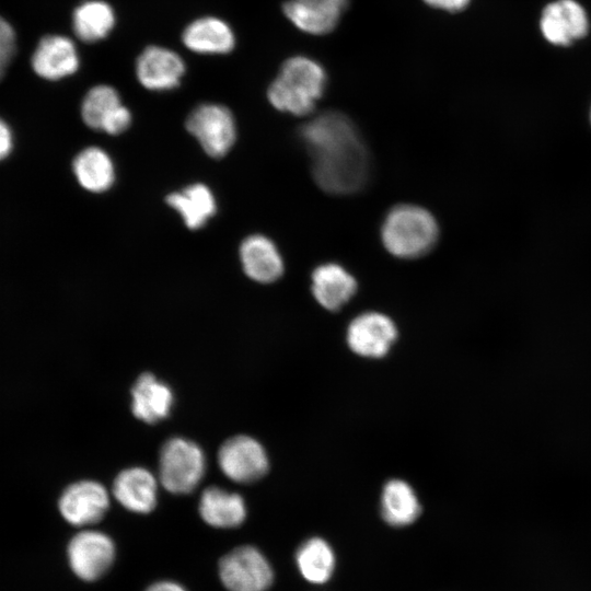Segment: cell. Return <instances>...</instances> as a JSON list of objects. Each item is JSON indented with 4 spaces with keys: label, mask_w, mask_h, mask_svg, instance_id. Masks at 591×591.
<instances>
[{
    "label": "cell",
    "mask_w": 591,
    "mask_h": 591,
    "mask_svg": "<svg viewBox=\"0 0 591 591\" xmlns=\"http://www.w3.org/2000/svg\"><path fill=\"white\" fill-rule=\"evenodd\" d=\"M301 139L312 160V173L327 193L346 195L367 182L370 162L354 123L338 112H325L302 126Z\"/></svg>",
    "instance_id": "obj_1"
},
{
    "label": "cell",
    "mask_w": 591,
    "mask_h": 591,
    "mask_svg": "<svg viewBox=\"0 0 591 591\" xmlns=\"http://www.w3.org/2000/svg\"><path fill=\"white\" fill-rule=\"evenodd\" d=\"M326 83L327 76L321 63L305 56H294L281 65L267 90V97L278 111L302 116L314 109Z\"/></svg>",
    "instance_id": "obj_2"
},
{
    "label": "cell",
    "mask_w": 591,
    "mask_h": 591,
    "mask_svg": "<svg viewBox=\"0 0 591 591\" xmlns=\"http://www.w3.org/2000/svg\"><path fill=\"white\" fill-rule=\"evenodd\" d=\"M385 248L399 258H416L427 254L438 239V224L426 209L414 205L393 208L382 224Z\"/></svg>",
    "instance_id": "obj_3"
},
{
    "label": "cell",
    "mask_w": 591,
    "mask_h": 591,
    "mask_svg": "<svg viewBox=\"0 0 591 591\" xmlns=\"http://www.w3.org/2000/svg\"><path fill=\"white\" fill-rule=\"evenodd\" d=\"M205 471V453L194 441L174 437L162 445L159 480L167 491L176 495L192 493L202 479Z\"/></svg>",
    "instance_id": "obj_4"
},
{
    "label": "cell",
    "mask_w": 591,
    "mask_h": 591,
    "mask_svg": "<svg viewBox=\"0 0 591 591\" xmlns=\"http://www.w3.org/2000/svg\"><path fill=\"white\" fill-rule=\"evenodd\" d=\"M219 578L229 591H268L274 570L256 547L242 545L225 554L219 561Z\"/></svg>",
    "instance_id": "obj_5"
},
{
    "label": "cell",
    "mask_w": 591,
    "mask_h": 591,
    "mask_svg": "<svg viewBox=\"0 0 591 591\" xmlns=\"http://www.w3.org/2000/svg\"><path fill=\"white\" fill-rule=\"evenodd\" d=\"M185 126L211 158L224 157L236 139L234 116L222 104L202 103L197 105L187 116Z\"/></svg>",
    "instance_id": "obj_6"
},
{
    "label": "cell",
    "mask_w": 591,
    "mask_h": 591,
    "mask_svg": "<svg viewBox=\"0 0 591 591\" xmlns=\"http://www.w3.org/2000/svg\"><path fill=\"white\" fill-rule=\"evenodd\" d=\"M67 556L73 573L84 581L102 578L112 567L116 547L106 533L97 530H82L69 541Z\"/></svg>",
    "instance_id": "obj_7"
},
{
    "label": "cell",
    "mask_w": 591,
    "mask_h": 591,
    "mask_svg": "<svg viewBox=\"0 0 591 591\" xmlns=\"http://www.w3.org/2000/svg\"><path fill=\"white\" fill-rule=\"evenodd\" d=\"M218 464L229 479L240 484L260 479L269 467L264 447L256 439L244 434L223 442L218 452Z\"/></svg>",
    "instance_id": "obj_8"
},
{
    "label": "cell",
    "mask_w": 591,
    "mask_h": 591,
    "mask_svg": "<svg viewBox=\"0 0 591 591\" xmlns=\"http://www.w3.org/2000/svg\"><path fill=\"white\" fill-rule=\"evenodd\" d=\"M109 507L107 489L99 482L83 479L68 485L59 496L58 510L66 522L84 528L101 521Z\"/></svg>",
    "instance_id": "obj_9"
},
{
    "label": "cell",
    "mask_w": 591,
    "mask_h": 591,
    "mask_svg": "<svg viewBox=\"0 0 591 591\" xmlns=\"http://www.w3.org/2000/svg\"><path fill=\"white\" fill-rule=\"evenodd\" d=\"M184 59L164 46H147L137 57L135 72L138 82L154 92L171 91L181 84L185 74Z\"/></svg>",
    "instance_id": "obj_10"
},
{
    "label": "cell",
    "mask_w": 591,
    "mask_h": 591,
    "mask_svg": "<svg viewBox=\"0 0 591 591\" xmlns=\"http://www.w3.org/2000/svg\"><path fill=\"white\" fill-rule=\"evenodd\" d=\"M590 27L586 9L576 0H554L540 18L544 38L556 46H568L584 37Z\"/></svg>",
    "instance_id": "obj_11"
},
{
    "label": "cell",
    "mask_w": 591,
    "mask_h": 591,
    "mask_svg": "<svg viewBox=\"0 0 591 591\" xmlns=\"http://www.w3.org/2000/svg\"><path fill=\"white\" fill-rule=\"evenodd\" d=\"M394 322L379 312L356 316L347 328V344L352 352L364 358H382L396 340Z\"/></svg>",
    "instance_id": "obj_12"
},
{
    "label": "cell",
    "mask_w": 591,
    "mask_h": 591,
    "mask_svg": "<svg viewBox=\"0 0 591 591\" xmlns=\"http://www.w3.org/2000/svg\"><path fill=\"white\" fill-rule=\"evenodd\" d=\"M31 63L38 77L57 81L76 73L80 66V58L72 39L63 35L50 34L38 42Z\"/></svg>",
    "instance_id": "obj_13"
},
{
    "label": "cell",
    "mask_w": 591,
    "mask_h": 591,
    "mask_svg": "<svg viewBox=\"0 0 591 591\" xmlns=\"http://www.w3.org/2000/svg\"><path fill=\"white\" fill-rule=\"evenodd\" d=\"M348 3L349 0H288L282 10L302 32L324 35L336 27Z\"/></svg>",
    "instance_id": "obj_14"
},
{
    "label": "cell",
    "mask_w": 591,
    "mask_h": 591,
    "mask_svg": "<svg viewBox=\"0 0 591 591\" xmlns=\"http://www.w3.org/2000/svg\"><path fill=\"white\" fill-rule=\"evenodd\" d=\"M181 38L188 50L200 55H225L236 43L232 27L224 20L210 15L192 21Z\"/></svg>",
    "instance_id": "obj_15"
},
{
    "label": "cell",
    "mask_w": 591,
    "mask_h": 591,
    "mask_svg": "<svg viewBox=\"0 0 591 591\" xmlns=\"http://www.w3.org/2000/svg\"><path fill=\"white\" fill-rule=\"evenodd\" d=\"M112 491L125 509L141 514L149 513L157 506L158 480L143 467H129L118 473Z\"/></svg>",
    "instance_id": "obj_16"
},
{
    "label": "cell",
    "mask_w": 591,
    "mask_h": 591,
    "mask_svg": "<svg viewBox=\"0 0 591 591\" xmlns=\"http://www.w3.org/2000/svg\"><path fill=\"white\" fill-rule=\"evenodd\" d=\"M240 259L245 275L259 283L274 282L283 274V260L277 246L262 234H252L242 241Z\"/></svg>",
    "instance_id": "obj_17"
},
{
    "label": "cell",
    "mask_w": 591,
    "mask_h": 591,
    "mask_svg": "<svg viewBox=\"0 0 591 591\" xmlns=\"http://www.w3.org/2000/svg\"><path fill=\"white\" fill-rule=\"evenodd\" d=\"M173 403L172 389L152 373H142L131 389V412L147 424L153 425L166 418Z\"/></svg>",
    "instance_id": "obj_18"
},
{
    "label": "cell",
    "mask_w": 591,
    "mask_h": 591,
    "mask_svg": "<svg viewBox=\"0 0 591 591\" xmlns=\"http://www.w3.org/2000/svg\"><path fill=\"white\" fill-rule=\"evenodd\" d=\"M356 290V279L338 264L321 265L312 274V293L326 310H339Z\"/></svg>",
    "instance_id": "obj_19"
},
{
    "label": "cell",
    "mask_w": 591,
    "mask_h": 591,
    "mask_svg": "<svg viewBox=\"0 0 591 591\" xmlns=\"http://www.w3.org/2000/svg\"><path fill=\"white\" fill-rule=\"evenodd\" d=\"M198 511L208 525L219 529L240 526L246 518L243 497L217 486L208 487L202 491Z\"/></svg>",
    "instance_id": "obj_20"
},
{
    "label": "cell",
    "mask_w": 591,
    "mask_h": 591,
    "mask_svg": "<svg viewBox=\"0 0 591 591\" xmlns=\"http://www.w3.org/2000/svg\"><path fill=\"white\" fill-rule=\"evenodd\" d=\"M165 201L179 213L185 225L190 230L202 228L217 210L212 192L201 183H195L167 195Z\"/></svg>",
    "instance_id": "obj_21"
},
{
    "label": "cell",
    "mask_w": 591,
    "mask_h": 591,
    "mask_svg": "<svg viewBox=\"0 0 591 591\" xmlns=\"http://www.w3.org/2000/svg\"><path fill=\"white\" fill-rule=\"evenodd\" d=\"M124 108L120 95L114 86L97 84L84 95L81 104V117L90 128L107 134Z\"/></svg>",
    "instance_id": "obj_22"
},
{
    "label": "cell",
    "mask_w": 591,
    "mask_h": 591,
    "mask_svg": "<svg viewBox=\"0 0 591 591\" xmlns=\"http://www.w3.org/2000/svg\"><path fill=\"white\" fill-rule=\"evenodd\" d=\"M421 507L413 487L405 480L391 479L382 490L381 514L383 520L396 528L407 526L419 517Z\"/></svg>",
    "instance_id": "obj_23"
},
{
    "label": "cell",
    "mask_w": 591,
    "mask_h": 591,
    "mask_svg": "<svg viewBox=\"0 0 591 591\" xmlns=\"http://www.w3.org/2000/svg\"><path fill=\"white\" fill-rule=\"evenodd\" d=\"M78 183L91 193L108 190L115 181L114 163L99 147H89L77 154L72 164Z\"/></svg>",
    "instance_id": "obj_24"
},
{
    "label": "cell",
    "mask_w": 591,
    "mask_h": 591,
    "mask_svg": "<svg viewBox=\"0 0 591 591\" xmlns=\"http://www.w3.org/2000/svg\"><path fill=\"white\" fill-rule=\"evenodd\" d=\"M115 24V11L104 0L83 1L72 14L73 33L84 43H96L106 38Z\"/></svg>",
    "instance_id": "obj_25"
},
{
    "label": "cell",
    "mask_w": 591,
    "mask_h": 591,
    "mask_svg": "<svg viewBox=\"0 0 591 591\" xmlns=\"http://www.w3.org/2000/svg\"><path fill=\"white\" fill-rule=\"evenodd\" d=\"M296 565L308 582L323 584L335 571L336 556L325 540L314 536L304 541L297 549Z\"/></svg>",
    "instance_id": "obj_26"
},
{
    "label": "cell",
    "mask_w": 591,
    "mask_h": 591,
    "mask_svg": "<svg viewBox=\"0 0 591 591\" xmlns=\"http://www.w3.org/2000/svg\"><path fill=\"white\" fill-rule=\"evenodd\" d=\"M15 33L9 22L0 16V80L15 54Z\"/></svg>",
    "instance_id": "obj_27"
},
{
    "label": "cell",
    "mask_w": 591,
    "mask_h": 591,
    "mask_svg": "<svg viewBox=\"0 0 591 591\" xmlns=\"http://www.w3.org/2000/svg\"><path fill=\"white\" fill-rule=\"evenodd\" d=\"M13 148V136L8 124L0 118V160L7 158Z\"/></svg>",
    "instance_id": "obj_28"
},
{
    "label": "cell",
    "mask_w": 591,
    "mask_h": 591,
    "mask_svg": "<svg viewBox=\"0 0 591 591\" xmlns=\"http://www.w3.org/2000/svg\"><path fill=\"white\" fill-rule=\"evenodd\" d=\"M428 5L445 10L449 12H456L465 9L471 0H424Z\"/></svg>",
    "instance_id": "obj_29"
},
{
    "label": "cell",
    "mask_w": 591,
    "mask_h": 591,
    "mask_svg": "<svg viewBox=\"0 0 591 591\" xmlns=\"http://www.w3.org/2000/svg\"><path fill=\"white\" fill-rule=\"evenodd\" d=\"M146 591H187L182 584L171 581L161 580L149 586Z\"/></svg>",
    "instance_id": "obj_30"
},
{
    "label": "cell",
    "mask_w": 591,
    "mask_h": 591,
    "mask_svg": "<svg viewBox=\"0 0 591 591\" xmlns=\"http://www.w3.org/2000/svg\"><path fill=\"white\" fill-rule=\"evenodd\" d=\"M590 118H591V113H590Z\"/></svg>",
    "instance_id": "obj_31"
}]
</instances>
